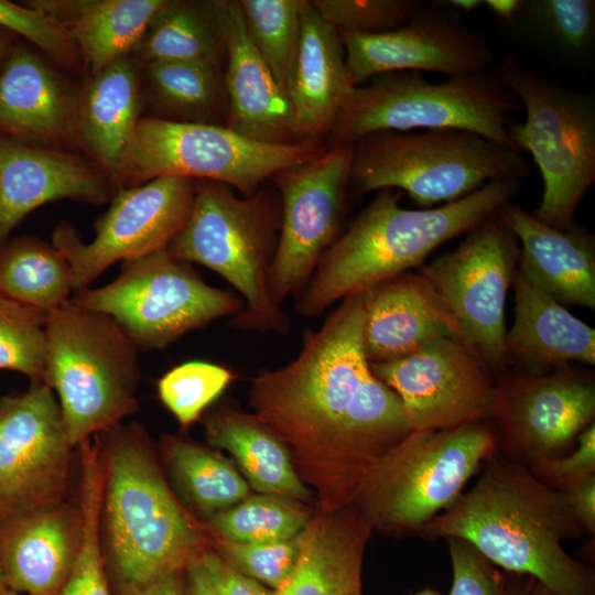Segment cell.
<instances>
[{
	"label": "cell",
	"mask_w": 595,
	"mask_h": 595,
	"mask_svg": "<svg viewBox=\"0 0 595 595\" xmlns=\"http://www.w3.org/2000/svg\"><path fill=\"white\" fill-rule=\"evenodd\" d=\"M576 448L565 457L543 462L530 469L549 485L556 488L594 474L595 470V424H589L576 437Z\"/></svg>",
	"instance_id": "obj_46"
},
{
	"label": "cell",
	"mask_w": 595,
	"mask_h": 595,
	"mask_svg": "<svg viewBox=\"0 0 595 595\" xmlns=\"http://www.w3.org/2000/svg\"><path fill=\"white\" fill-rule=\"evenodd\" d=\"M324 150L316 143L258 142L226 126L140 118L122 184L134 186L160 176H180L223 183L241 196H251L264 180Z\"/></svg>",
	"instance_id": "obj_12"
},
{
	"label": "cell",
	"mask_w": 595,
	"mask_h": 595,
	"mask_svg": "<svg viewBox=\"0 0 595 595\" xmlns=\"http://www.w3.org/2000/svg\"><path fill=\"white\" fill-rule=\"evenodd\" d=\"M519 253L517 237L496 214L454 250L416 268L453 316L459 340L494 374L509 365L505 306Z\"/></svg>",
	"instance_id": "obj_13"
},
{
	"label": "cell",
	"mask_w": 595,
	"mask_h": 595,
	"mask_svg": "<svg viewBox=\"0 0 595 595\" xmlns=\"http://www.w3.org/2000/svg\"><path fill=\"white\" fill-rule=\"evenodd\" d=\"M204 423L208 444L228 451L253 489L303 501L312 497L286 446L253 414L225 409L208 415Z\"/></svg>",
	"instance_id": "obj_31"
},
{
	"label": "cell",
	"mask_w": 595,
	"mask_h": 595,
	"mask_svg": "<svg viewBox=\"0 0 595 595\" xmlns=\"http://www.w3.org/2000/svg\"><path fill=\"white\" fill-rule=\"evenodd\" d=\"M320 17L337 30L380 33L405 24L426 2L419 0H314Z\"/></svg>",
	"instance_id": "obj_43"
},
{
	"label": "cell",
	"mask_w": 595,
	"mask_h": 595,
	"mask_svg": "<svg viewBox=\"0 0 595 595\" xmlns=\"http://www.w3.org/2000/svg\"><path fill=\"white\" fill-rule=\"evenodd\" d=\"M351 154L353 144H332L315 158L273 175L281 195V226L269 285L279 305L301 293L336 237Z\"/></svg>",
	"instance_id": "obj_16"
},
{
	"label": "cell",
	"mask_w": 595,
	"mask_h": 595,
	"mask_svg": "<svg viewBox=\"0 0 595 595\" xmlns=\"http://www.w3.org/2000/svg\"><path fill=\"white\" fill-rule=\"evenodd\" d=\"M370 367L400 399L411 431L493 419L495 374L458 339H437L405 357Z\"/></svg>",
	"instance_id": "obj_18"
},
{
	"label": "cell",
	"mask_w": 595,
	"mask_h": 595,
	"mask_svg": "<svg viewBox=\"0 0 595 595\" xmlns=\"http://www.w3.org/2000/svg\"><path fill=\"white\" fill-rule=\"evenodd\" d=\"M47 313L23 305L0 291V370L45 380Z\"/></svg>",
	"instance_id": "obj_39"
},
{
	"label": "cell",
	"mask_w": 595,
	"mask_h": 595,
	"mask_svg": "<svg viewBox=\"0 0 595 595\" xmlns=\"http://www.w3.org/2000/svg\"><path fill=\"white\" fill-rule=\"evenodd\" d=\"M195 181L160 176L119 188L95 224V236L84 242L76 228L58 225L53 246L67 261L73 291L89 285L118 261L138 259L167 248L192 212Z\"/></svg>",
	"instance_id": "obj_14"
},
{
	"label": "cell",
	"mask_w": 595,
	"mask_h": 595,
	"mask_svg": "<svg viewBox=\"0 0 595 595\" xmlns=\"http://www.w3.org/2000/svg\"><path fill=\"white\" fill-rule=\"evenodd\" d=\"M304 531L282 541L232 543L215 539V552L234 570L279 589L291 577L300 558Z\"/></svg>",
	"instance_id": "obj_42"
},
{
	"label": "cell",
	"mask_w": 595,
	"mask_h": 595,
	"mask_svg": "<svg viewBox=\"0 0 595 595\" xmlns=\"http://www.w3.org/2000/svg\"><path fill=\"white\" fill-rule=\"evenodd\" d=\"M281 226V199L266 191L239 197L223 183L195 181L192 212L167 250L218 273L242 296L235 329L286 334L291 320L270 293V268Z\"/></svg>",
	"instance_id": "obj_5"
},
{
	"label": "cell",
	"mask_w": 595,
	"mask_h": 595,
	"mask_svg": "<svg viewBox=\"0 0 595 595\" xmlns=\"http://www.w3.org/2000/svg\"><path fill=\"white\" fill-rule=\"evenodd\" d=\"M234 378L232 371L224 366L187 361L162 376L158 392L164 407L186 428L199 419Z\"/></svg>",
	"instance_id": "obj_40"
},
{
	"label": "cell",
	"mask_w": 595,
	"mask_h": 595,
	"mask_svg": "<svg viewBox=\"0 0 595 595\" xmlns=\"http://www.w3.org/2000/svg\"><path fill=\"white\" fill-rule=\"evenodd\" d=\"M354 86L394 72H439L448 77L491 69L486 39L445 10L426 4L405 24L380 33L338 30Z\"/></svg>",
	"instance_id": "obj_19"
},
{
	"label": "cell",
	"mask_w": 595,
	"mask_h": 595,
	"mask_svg": "<svg viewBox=\"0 0 595 595\" xmlns=\"http://www.w3.org/2000/svg\"><path fill=\"white\" fill-rule=\"evenodd\" d=\"M521 13L556 46L572 55H585L595 39L593 0H529Z\"/></svg>",
	"instance_id": "obj_41"
},
{
	"label": "cell",
	"mask_w": 595,
	"mask_h": 595,
	"mask_svg": "<svg viewBox=\"0 0 595 595\" xmlns=\"http://www.w3.org/2000/svg\"><path fill=\"white\" fill-rule=\"evenodd\" d=\"M164 454L176 484L203 513L214 515L246 499L249 487L234 466L217 452L170 437Z\"/></svg>",
	"instance_id": "obj_35"
},
{
	"label": "cell",
	"mask_w": 595,
	"mask_h": 595,
	"mask_svg": "<svg viewBox=\"0 0 595 595\" xmlns=\"http://www.w3.org/2000/svg\"><path fill=\"white\" fill-rule=\"evenodd\" d=\"M74 450L47 383L0 397V520L71 498Z\"/></svg>",
	"instance_id": "obj_15"
},
{
	"label": "cell",
	"mask_w": 595,
	"mask_h": 595,
	"mask_svg": "<svg viewBox=\"0 0 595 595\" xmlns=\"http://www.w3.org/2000/svg\"><path fill=\"white\" fill-rule=\"evenodd\" d=\"M166 0H40L30 6L53 19L97 74L140 46Z\"/></svg>",
	"instance_id": "obj_30"
},
{
	"label": "cell",
	"mask_w": 595,
	"mask_h": 595,
	"mask_svg": "<svg viewBox=\"0 0 595 595\" xmlns=\"http://www.w3.org/2000/svg\"><path fill=\"white\" fill-rule=\"evenodd\" d=\"M595 416L593 377L569 366L516 369L496 383L497 451L529 468L561 457Z\"/></svg>",
	"instance_id": "obj_17"
},
{
	"label": "cell",
	"mask_w": 595,
	"mask_h": 595,
	"mask_svg": "<svg viewBox=\"0 0 595 595\" xmlns=\"http://www.w3.org/2000/svg\"><path fill=\"white\" fill-rule=\"evenodd\" d=\"M0 26L18 33L55 61L72 65L76 45L71 36L48 15L29 6L0 0Z\"/></svg>",
	"instance_id": "obj_45"
},
{
	"label": "cell",
	"mask_w": 595,
	"mask_h": 595,
	"mask_svg": "<svg viewBox=\"0 0 595 595\" xmlns=\"http://www.w3.org/2000/svg\"><path fill=\"white\" fill-rule=\"evenodd\" d=\"M496 451L490 421L411 431L369 472L353 505L374 529L419 532Z\"/></svg>",
	"instance_id": "obj_10"
},
{
	"label": "cell",
	"mask_w": 595,
	"mask_h": 595,
	"mask_svg": "<svg viewBox=\"0 0 595 595\" xmlns=\"http://www.w3.org/2000/svg\"><path fill=\"white\" fill-rule=\"evenodd\" d=\"M9 35L0 30V61L7 52L10 40Z\"/></svg>",
	"instance_id": "obj_53"
},
{
	"label": "cell",
	"mask_w": 595,
	"mask_h": 595,
	"mask_svg": "<svg viewBox=\"0 0 595 595\" xmlns=\"http://www.w3.org/2000/svg\"><path fill=\"white\" fill-rule=\"evenodd\" d=\"M110 184L82 156L0 137V244L39 206L58 199L101 204Z\"/></svg>",
	"instance_id": "obj_21"
},
{
	"label": "cell",
	"mask_w": 595,
	"mask_h": 595,
	"mask_svg": "<svg viewBox=\"0 0 595 595\" xmlns=\"http://www.w3.org/2000/svg\"><path fill=\"white\" fill-rule=\"evenodd\" d=\"M97 437L108 554L123 594L141 595L184 572L205 550V538L172 494L138 424H118Z\"/></svg>",
	"instance_id": "obj_4"
},
{
	"label": "cell",
	"mask_w": 595,
	"mask_h": 595,
	"mask_svg": "<svg viewBox=\"0 0 595 595\" xmlns=\"http://www.w3.org/2000/svg\"><path fill=\"white\" fill-rule=\"evenodd\" d=\"M523 1L521 0H485L483 4L489 11L507 23H513L517 17L521 13Z\"/></svg>",
	"instance_id": "obj_50"
},
{
	"label": "cell",
	"mask_w": 595,
	"mask_h": 595,
	"mask_svg": "<svg viewBox=\"0 0 595 595\" xmlns=\"http://www.w3.org/2000/svg\"><path fill=\"white\" fill-rule=\"evenodd\" d=\"M141 595H185L181 573L170 574L149 587Z\"/></svg>",
	"instance_id": "obj_51"
},
{
	"label": "cell",
	"mask_w": 595,
	"mask_h": 595,
	"mask_svg": "<svg viewBox=\"0 0 595 595\" xmlns=\"http://www.w3.org/2000/svg\"><path fill=\"white\" fill-rule=\"evenodd\" d=\"M475 485L420 530L422 538H458L506 572L533 578L552 595H595L591 567L563 548L585 529L566 493L498 451Z\"/></svg>",
	"instance_id": "obj_2"
},
{
	"label": "cell",
	"mask_w": 595,
	"mask_h": 595,
	"mask_svg": "<svg viewBox=\"0 0 595 595\" xmlns=\"http://www.w3.org/2000/svg\"><path fill=\"white\" fill-rule=\"evenodd\" d=\"M520 181L495 180L458 201L420 209L400 206V191H378L324 251L295 312L318 316L339 300L420 267L437 247L496 215L517 195Z\"/></svg>",
	"instance_id": "obj_3"
},
{
	"label": "cell",
	"mask_w": 595,
	"mask_h": 595,
	"mask_svg": "<svg viewBox=\"0 0 595 595\" xmlns=\"http://www.w3.org/2000/svg\"><path fill=\"white\" fill-rule=\"evenodd\" d=\"M197 560L216 595H275L260 582L234 570L214 550L205 549Z\"/></svg>",
	"instance_id": "obj_47"
},
{
	"label": "cell",
	"mask_w": 595,
	"mask_h": 595,
	"mask_svg": "<svg viewBox=\"0 0 595 595\" xmlns=\"http://www.w3.org/2000/svg\"><path fill=\"white\" fill-rule=\"evenodd\" d=\"M84 531L78 499L0 520V578L28 595H58L75 565Z\"/></svg>",
	"instance_id": "obj_20"
},
{
	"label": "cell",
	"mask_w": 595,
	"mask_h": 595,
	"mask_svg": "<svg viewBox=\"0 0 595 595\" xmlns=\"http://www.w3.org/2000/svg\"><path fill=\"white\" fill-rule=\"evenodd\" d=\"M493 71L526 113L523 121L509 125L508 136L518 152L531 154L543 180L533 216L570 230L595 180V99L526 68L512 56H501Z\"/></svg>",
	"instance_id": "obj_9"
},
{
	"label": "cell",
	"mask_w": 595,
	"mask_h": 595,
	"mask_svg": "<svg viewBox=\"0 0 595 595\" xmlns=\"http://www.w3.org/2000/svg\"><path fill=\"white\" fill-rule=\"evenodd\" d=\"M452 563L448 595H528L533 583L529 576L502 574L469 543L458 538L445 539Z\"/></svg>",
	"instance_id": "obj_44"
},
{
	"label": "cell",
	"mask_w": 595,
	"mask_h": 595,
	"mask_svg": "<svg viewBox=\"0 0 595 595\" xmlns=\"http://www.w3.org/2000/svg\"><path fill=\"white\" fill-rule=\"evenodd\" d=\"M185 572V595H216L209 585L198 560L192 562Z\"/></svg>",
	"instance_id": "obj_49"
},
{
	"label": "cell",
	"mask_w": 595,
	"mask_h": 595,
	"mask_svg": "<svg viewBox=\"0 0 595 595\" xmlns=\"http://www.w3.org/2000/svg\"><path fill=\"white\" fill-rule=\"evenodd\" d=\"M372 524L355 506L310 518L298 564L275 595H363V559Z\"/></svg>",
	"instance_id": "obj_27"
},
{
	"label": "cell",
	"mask_w": 595,
	"mask_h": 595,
	"mask_svg": "<svg viewBox=\"0 0 595 595\" xmlns=\"http://www.w3.org/2000/svg\"><path fill=\"white\" fill-rule=\"evenodd\" d=\"M71 302L113 318L142 350L165 348L244 310L238 295L207 284L166 248L123 261L113 281L75 292Z\"/></svg>",
	"instance_id": "obj_11"
},
{
	"label": "cell",
	"mask_w": 595,
	"mask_h": 595,
	"mask_svg": "<svg viewBox=\"0 0 595 595\" xmlns=\"http://www.w3.org/2000/svg\"><path fill=\"white\" fill-rule=\"evenodd\" d=\"M528 595H552V594L548 589H545L542 585L537 583V586L531 587Z\"/></svg>",
	"instance_id": "obj_54"
},
{
	"label": "cell",
	"mask_w": 595,
	"mask_h": 595,
	"mask_svg": "<svg viewBox=\"0 0 595 595\" xmlns=\"http://www.w3.org/2000/svg\"><path fill=\"white\" fill-rule=\"evenodd\" d=\"M0 595H28V594L17 592L0 582Z\"/></svg>",
	"instance_id": "obj_55"
},
{
	"label": "cell",
	"mask_w": 595,
	"mask_h": 595,
	"mask_svg": "<svg viewBox=\"0 0 595 595\" xmlns=\"http://www.w3.org/2000/svg\"><path fill=\"white\" fill-rule=\"evenodd\" d=\"M354 87L338 30L325 22L307 1L288 96L299 143H316L322 134H327Z\"/></svg>",
	"instance_id": "obj_26"
},
{
	"label": "cell",
	"mask_w": 595,
	"mask_h": 595,
	"mask_svg": "<svg viewBox=\"0 0 595 595\" xmlns=\"http://www.w3.org/2000/svg\"><path fill=\"white\" fill-rule=\"evenodd\" d=\"M0 291L23 305L50 313L69 301L71 268L53 245L19 238L0 251Z\"/></svg>",
	"instance_id": "obj_33"
},
{
	"label": "cell",
	"mask_w": 595,
	"mask_h": 595,
	"mask_svg": "<svg viewBox=\"0 0 595 595\" xmlns=\"http://www.w3.org/2000/svg\"><path fill=\"white\" fill-rule=\"evenodd\" d=\"M363 293L351 294L298 356L251 381L253 416L289 450L320 510L353 505L369 472L410 432L398 396L371 370L363 347Z\"/></svg>",
	"instance_id": "obj_1"
},
{
	"label": "cell",
	"mask_w": 595,
	"mask_h": 595,
	"mask_svg": "<svg viewBox=\"0 0 595 595\" xmlns=\"http://www.w3.org/2000/svg\"><path fill=\"white\" fill-rule=\"evenodd\" d=\"M79 467L83 540L72 574L58 595H111L101 553L104 476L98 451L84 448L79 454Z\"/></svg>",
	"instance_id": "obj_38"
},
{
	"label": "cell",
	"mask_w": 595,
	"mask_h": 595,
	"mask_svg": "<svg viewBox=\"0 0 595 595\" xmlns=\"http://www.w3.org/2000/svg\"><path fill=\"white\" fill-rule=\"evenodd\" d=\"M305 0H239L249 37L288 98L300 51Z\"/></svg>",
	"instance_id": "obj_36"
},
{
	"label": "cell",
	"mask_w": 595,
	"mask_h": 595,
	"mask_svg": "<svg viewBox=\"0 0 595 595\" xmlns=\"http://www.w3.org/2000/svg\"><path fill=\"white\" fill-rule=\"evenodd\" d=\"M414 595H439V594L433 589H423Z\"/></svg>",
	"instance_id": "obj_56"
},
{
	"label": "cell",
	"mask_w": 595,
	"mask_h": 595,
	"mask_svg": "<svg viewBox=\"0 0 595 595\" xmlns=\"http://www.w3.org/2000/svg\"><path fill=\"white\" fill-rule=\"evenodd\" d=\"M309 520L288 500L260 495L212 515L207 528L215 539L252 544L292 539L305 530Z\"/></svg>",
	"instance_id": "obj_37"
},
{
	"label": "cell",
	"mask_w": 595,
	"mask_h": 595,
	"mask_svg": "<svg viewBox=\"0 0 595 595\" xmlns=\"http://www.w3.org/2000/svg\"><path fill=\"white\" fill-rule=\"evenodd\" d=\"M530 170L522 153L468 130L381 131L353 143L348 187L405 192L431 208L495 180H521Z\"/></svg>",
	"instance_id": "obj_6"
},
{
	"label": "cell",
	"mask_w": 595,
	"mask_h": 595,
	"mask_svg": "<svg viewBox=\"0 0 595 595\" xmlns=\"http://www.w3.org/2000/svg\"><path fill=\"white\" fill-rule=\"evenodd\" d=\"M361 293L363 347L369 364L405 357L437 339L459 340L453 316L419 272L399 273Z\"/></svg>",
	"instance_id": "obj_22"
},
{
	"label": "cell",
	"mask_w": 595,
	"mask_h": 595,
	"mask_svg": "<svg viewBox=\"0 0 595 595\" xmlns=\"http://www.w3.org/2000/svg\"><path fill=\"white\" fill-rule=\"evenodd\" d=\"M515 321L506 333L510 364L541 374L577 361L595 365V329L536 286L517 267Z\"/></svg>",
	"instance_id": "obj_25"
},
{
	"label": "cell",
	"mask_w": 595,
	"mask_h": 595,
	"mask_svg": "<svg viewBox=\"0 0 595 595\" xmlns=\"http://www.w3.org/2000/svg\"><path fill=\"white\" fill-rule=\"evenodd\" d=\"M147 76L161 104L178 121L226 126L228 99L221 71L184 61L147 64Z\"/></svg>",
	"instance_id": "obj_34"
},
{
	"label": "cell",
	"mask_w": 595,
	"mask_h": 595,
	"mask_svg": "<svg viewBox=\"0 0 595 595\" xmlns=\"http://www.w3.org/2000/svg\"><path fill=\"white\" fill-rule=\"evenodd\" d=\"M0 582H1V578H0ZM2 583V582H1Z\"/></svg>",
	"instance_id": "obj_57"
},
{
	"label": "cell",
	"mask_w": 595,
	"mask_h": 595,
	"mask_svg": "<svg viewBox=\"0 0 595 595\" xmlns=\"http://www.w3.org/2000/svg\"><path fill=\"white\" fill-rule=\"evenodd\" d=\"M226 127L269 144L299 143L288 98L253 46L238 1H225Z\"/></svg>",
	"instance_id": "obj_23"
},
{
	"label": "cell",
	"mask_w": 595,
	"mask_h": 595,
	"mask_svg": "<svg viewBox=\"0 0 595 595\" xmlns=\"http://www.w3.org/2000/svg\"><path fill=\"white\" fill-rule=\"evenodd\" d=\"M520 110L521 102L493 68L436 84L421 72H394L354 87L327 134L332 144H353L375 132L452 128L516 150L508 127Z\"/></svg>",
	"instance_id": "obj_8"
},
{
	"label": "cell",
	"mask_w": 595,
	"mask_h": 595,
	"mask_svg": "<svg viewBox=\"0 0 595 595\" xmlns=\"http://www.w3.org/2000/svg\"><path fill=\"white\" fill-rule=\"evenodd\" d=\"M45 380L76 448L138 408V347L110 316L73 304L47 313Z\"/></svg>",
	"instance_id": "obj_7"
},
{
	"label": "cell",
	"mask_w": 595,
	"mask_h": 595,
	"mask_svg": "<svg viewBox=\"0 0 595 595\" xmlns=\"http://www.w3.org/2000/svg\"><path fill=\"white\" fill-rule=\"evenodd\" d=\"M225 1H165L141 44L144 61H184L221 71L226 63Z\"/></svg>",
	"instance_id": "obj_32"
},
{
	"label": "cell",
	"mask_w": 595,
	"mask_h": 595,
	"mask_svg": "<svg viewBox=\"0 0 595 595\" xmlns=\"http://www.w3.org/2000/svg\"><path fill=\"white\" fill-rule=\"evenodd\" d=\"M436 2L443 6L446 4L456 11L466 13L473 12L476 8L483 4V1L480 0H445Z\"/></svg>",
	"instance_id": "obj_52"
},
{
	"label": "cell",
	"mask_w": 595,
	"mask_h": 595,
	"mask_svg": "<svg viewBox=\"0 0 595 595\" xmlns=\"http://www.w3.org/2000/svg\"><path fill=\"white\" fill-rule=\"evenodd\" d=\"M567 495L570 505L585 529L595 531V474H589L561 487Z\"/></svg>",
	"instance_id": "obj_48"
},
{
	"label": "cell",
	"mask_w": 595,
	"mask_h": 595,
	"mask_svg": "<svg viewBox=\"0 0 595 595\" xmlns=\"http://www.w3.org/2000/svg\"><path fill=\"white\" fill-rule=\"evenodd\" d=\"M521 242L518 268L562 305L595 309V236L555 229L511 202L497 213Z\"/></svg>",
	"instance_id": "obj_24"
},
{
	"label": "cell",
	"mask_w": 595,
	"mask_h": 595,
	"mask_svg": "<svg viewBox=\"0 0 595 595\" xmlns=\"http://www.w3.org/2000/svg\"><path fill=\"white\" fill-rule=\"evenodd\" d=\"M140 104L138 74L125 56L93 75L76 108L79 139L111 184L122 185Z\"/></svg>",
	"instance_id": "obj_28"
},
{
	"label": "cell",
	"mask_w": 595,
	"mask_h": 595,
	"mask_svg": "<svg viewBox=\"0 0 595 595\" xmlns=\"http://www.w3.org/2000/svg\"><path fill=\"white\" fill-rule=\"evenodd\" d=\"M74 117V101L56 73L29 50L13 51L0 72V130L47 143L64 136Z\"/></svg>",
	"instance_id": "obj_29"
}]
</instances>
